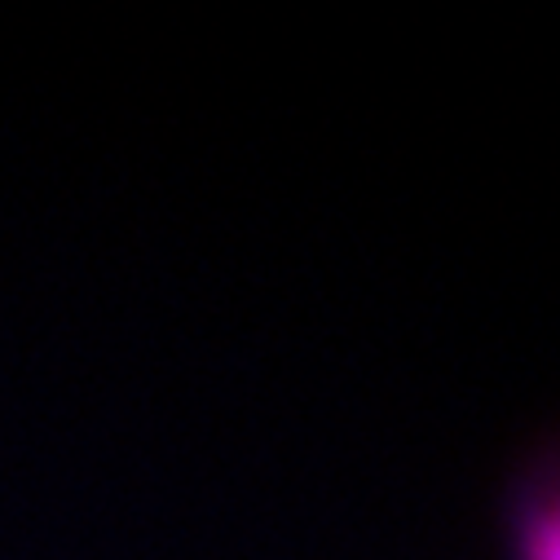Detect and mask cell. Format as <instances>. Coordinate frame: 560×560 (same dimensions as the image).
<instances>
[{"instance_id":"1","label":"cell","mask_w":560,"mask_h":560,"mask_svg":"<svg viewBox=\"0 0 560 560\" xmlns=\"http://www.w3.org/2000/svg\"><path fill=\"white\" fill-rule=\"evenodd\" d=\"M529 560H560V512L547 516L529 538Z\"/></svg>"}]
</instances>
